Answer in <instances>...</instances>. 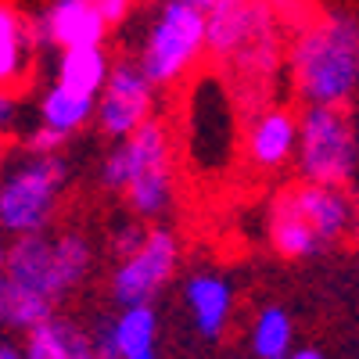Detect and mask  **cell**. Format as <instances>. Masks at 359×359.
<instances>
[{
	"instance_id": "1",
	"label": "cell",
	"mask_w": 359,
	"mask_h": 359,
	"mask_svg": "<svg viewBox=\"0 0 359 359\" xmlns=\"http://www.w3.org/2000/svg\"><path fill=\"white\" fill-rule=\"evenodd\" d=\"M287 65L302 104L345 108L359 94V18L338 11L306 25L287 50Z\"/></svg>"
},
{
	"instance_id": "2",
	"label": "cell",
	"mask_w": 359,
	"mask_h": 359,
	"mask_svg": "<svg viewBox=\"0 0 359 359\" xmlns=\"http://www.w3.org/2000/svg\"><path fill=\"white\" fill-rule=\"evenodd\" d=\"M72 284L65 280L57 245L47 233H22L4 245V277H0V320L11 331L29 334L47 323Z\"/></svg>"
},
{
	"instance_id": "3",
	"label": "cell",
	"mask_w": 359,
	"mask_h": 359,
	"mask_svg": "<svg viewBox=\"0 0 359 359\" xmlns=\"http://www.w3.org/2000/svg\"><path fill=\"white\" fill-rule=\"evenodd\" d=\"M208 50V11L191 0H162L137 65L147 72L155 86H172L184 79Z\"/></svg>"
},
{
	"instance_id": "4",
	"label": "cell",
	"mask_w": 359,
	"mask_h": 359,
	"mask_svg": "<svg viewBox=\"0 0 359 359\" xmlns=\"http://www.w3.org/2000/svg\"><path fill=\"white\" fill-rule=\"evenodd\" d=\"M65 184L69 162L62 155H29L15 162L0 184V226L11 237L47 233Z\"/></svg>"
},
{
	"instance_id": "5",
	"label": "cell",
	"mask_w": 359,
	"mask_h": 359,
	"mask_svg": "<svg viewBox=\"0 0 359 359\" xmlns=\"http://www.w3.org/2000/svg\"><path fill=\"white\" fill-rule=\"evenodd\" d=\"M294 162H298V176L309 180V184L348 187L359 176L355 115H348L345 108L306 104Z\"/></svg>"
},
{
	"instance_id": "6",
	"label": "cell",
	"mask_w": 359,
	"mask_h": 359,
	"mask_svg": "<svg viewBox=\"0 0 359 359\" xmlns=\"http://www.w3.org/2000/svg\"><path fill=\"white\" fill-rule=\"evenodd\" d=\"M208 50L223 62L259 65L262 72L277 69L273 18L259 0H219L208 11Z\"/></svg>"
},
{
	"instance_id": "7",
	"label": "cell",
	"mask_w": 359,
	"mask_h": 359,
	"mask_svg": "<svg viewBox=\"0 0 359 359\" xmlns=\"http://www.w3.org/2000/svg\"><path fill=\"white\" fill-rule=\"evenodd\" d=\"M176 262H180L176 233L169 226H151L144 237V245L130 259H118L115 273H111V298L123 309L151 306V298L169 284Z\"/></svg>"
},
{
	"instance_id": "8",
	"label": "cell",
	"mask_w": 359,
	"mask_h": 359,
	"mask_svg": "<svg viewBox=\"0 0 359 359\" xmlns=\"http://www.w3.org/2000/svg\"><path fill=\"white\" fill-rule=\"evenodd\" d=\"M155 111V83L133 62H118L97 97V126L108 140L133 137Z\"/></svg>"
},
{
	"instance_id": "9",
	"label": "cell",
	"mask_w": 359,
	"mask_h": 359,
	"mask_svg": "<svg viewBox=\"0 0 359 359\" xmlns=\"http://www.w3.org/2000/svg\"><path fill=\"white\" fill-rule=\"evenodd\" d=\"M108 36V18L94 0H50L33 18V40L36 50L47 47H101Z\"/></svg>"
},
{
	"instance_id": "10",
	"label": "cell",
	"mask_w": 359,
	"mask_h": 359,
	"mask_svg": "<svg viewBox=\"0 0 359 359\" xmlns=\"http://www.w3.org/2000/svg\"><path fill=\"white\" fill-rule=\"evenodd\" d=\"M155 165H169V130L158 118H147L133 137L118 140L108 151V158L101 162V187L126 191L133 184V176Z\"/></svg>"
},
{
	"instance_id": "11",
	"label": "cell",
	"mask_w": 359,
	"mask_h": 359,
	"mask_svg": "<svg viewBox=\"0 0 359 359\" xmlns=\"http://www.w3.org/2000/svg\"><path fill=\"white\" fill-rule=\"evenodd\" d=\"M298 133H302V115L291 108H262L245 133V155L255 169H280L298 155Z\"/></svg>"
},
{
	"instance_id": "12",
	"label": "cell",
	"mask_w": 359,
	"mask_h": 359,
	"mask_svg": "<svg viewBox=\"0 0 359 359\" xmlns=\"http://www.w3.org/2000/svg\"><path fill=\"white\" fill-rule=\"evenodd\" d=\"M298 208L306 212V219L313 223V230L320 233L323 245H334L348 230H355L359 223V208H355V198L348 187H338V184H302L291 187Z\"/></svg>"
},
{
	"instance_id": "13",
	"label": "cell",
	"mask_w": 359,
	"mask_h": 359,
	"mask_svg": "<svg viewBox=\"0 0 359 359\" xmlns=\"http://www.w3.org/2000/svg\"><path fill=\"white\" fill-rule=\"evenodd\" d=\"M184 298L194 320V331L201 338H219L226 331V323L233 316V287L223 273H212V269H201V273H191L184 284Z\"/></svg>"
},
{
	"instance_id": "14",
	"label": "cell",
	"mask_w": 359,
	"mask_h": 359,
	"mask_svg": "<svg viewBox=\"0 0 359 359\" xmlns=\"http://www.w3.org/2000/svg\"><path fill=\"white\" fill-rule=\"evenodd\" d=\"M266 237L273 252H280L284 259H309L316 252H323L327 245L320 241V233L313 230V223L306 219V212L298 208L291 187L269 205V219H266Z\"/></svg>"
},
{
	"instance_id": "15",
	"label": "cell",
	"mask_w": 359,
	"mask_h": 359,
	"mask_svg": "<svg viewBox=\"0 0 359 359\" xmlns=\"http://www.w3.org/2000/svg\"><path fill=\"white\" fill-rule=\"evenodd\" d=\"M111 69L115 65H108L104 47H72V50H62V57H57L54 83H62V86L76 90V94H86V97H101Z\"/></svg>"
},
{
	"instance_id": "16",
	"label": "cell",
	"mask_w": 359,
	"mask_h": 359,
	"mask_svg": "<svg viewBox=\"0 0 359 359\" xmlns=\"http://www.w3.org/2000/svg\"><path fill=\"white\" fill-rule=\"evenodd\" d=\"M40 123L72 137L76 130H83L90 118H97V97H86V94H76V90L62 86V83H50L40 97Z\"/></svg>"
},
{
	"instance_id": "17",
	"label": "cell",
	"mask_w": 359,
	"mask_h": 359,
	"mask_svg": "<svg viewBox=\"0 0 359 359\" xmlns=\"http://www.w3.org/2000/svg\"><path fill=\"white\" fill-rule=\"evenodd\" d=\"M118 359H158V316L151 306H130L111 320Z\"/></svg>"
},
{
	"instance_id": "18",
	"label": "cell",
	"mask_w": 359,
	"mask_h": 359,
	"mask_svg": "<svg viewBox=\"0 0 359 359\" xmlns=\"http://www.w3.org/2000/svg\"><path fill=\"white\" fill-rule=\"evenodd\" d=\"M33 50H36L33 18H25L15 4H4L0 8V79L8 86L22 76Z\"/></svg>"
},
{
	"instance_id": "19",
	"label": "cell",
	"mask_w": 359,
	"mask_h": 359,
	"mask_svg": "<svg viewBox=\"0 0 359 359\" xmlns=\"http://www.w3.org/2000/svg\"><path fill=\"white\" fill-rule=\"evenodd\" d=\"M248 345L255 359H287L294 348V327L287 309L280 306H266L259 309V316L252 320V331H248Z\"/></svg>"
},
{
	"instance_id": "20",
	"label": "cell",
	"mask_w": 359,
	"mask_h": 359,
	"mask_svg": "<svg viewBox=\"0 0 359 359\" xmlns=\"http://www.w3.org/2000/svg\"><path fill=\"white\" fill-rule=\"evenodd\" d=\"M123 194H126V205L137 219H158L172 205V169L155 165V169L133 176V184Z\"/></svg>"
},
{
	"instance_id": "21",
	"label": "cell",
	"mask_w": 359,
	"mask_h": 359,
	"mask_svg": "<svg viewBox=\"0 0 359 359\" xmlns=\"http://www.w3.org/2000/svg\"><path fill=\"white\" fill-rule=\"evenodd\" d=\"M47 338V345L54 348L57 359H101L97 355V345H94V334H83L76 323L62 320V316H50L47 323L33 327Z\"/></svg>"
},
{
	"instance_id": "22",
	"label": "cell",
	"mask_w": 359,
	"mask_h": 359,
	"mask_svg": "<svg viewBox=\"0 0 359 359\" xmlns=\"http://www.w3.org/2000/svg\"><path fill=\"white\" fill-rule=\"evenodd\" d=\"M144 237H147V230H144L140 223L118 226V230L111 233V255H115V259H130V255L144 245Z\"/></svg>"
},
{
	"instance_id": "23",
	"label": "cell",
	"mask_w": 359,
	"mask_h": 359,
	"mask_svg": "<svg viewBox=\"0 0 359 359\" xmlns=\"http://www.w3.org/2000/svg\"><path fill=\"white\" fill-rule=\"evenodd\" d=\"M65 140H69L65 133H57V130H50V126L40 123L33 133L25 137V147H29V155H57Z\"/></svg>"
},
{
	"instance_id": "24",
	"label": "cell",
	"mask_w": 359,
	"mask_h": 359,
	"mask_svg": "<svg viewBox=\"0 0 359 359\" xmlns=\"http://www.w3.org/2000/svg\"><path fill=\"white\" fill-rule=\"evenodd\" d=\"M94 345H97V355H101V359H118V345H115L111 320L97 323V331H94Z\"/></svg>"
},
{
	"instance_id": "25",
	"label": "cell",
	"mask_w": 359,
	"mask_h": 359,
	"mask_svg": "<svg viewBox=\"0 0 359 359\" xmlns=\"http://www.w3.org/2000/svg\"><path fill=\"white\" fill-rule=\"evenodd\" d=\"M94 4L101 8V15L108 18V25H115V22H123V18L130 15L133 0H94Z\"/></svg>"
},
{
	"instance_id": "26",
	"label": "cell",
	"mask_w": 359,
	"mask_h": 359,
	"mask_svg": "<svg viewBox=\"0 0 359 359\" xmlns=\"http://www.w3.org/2000/svg\"><path fill=\"white\" fill-rule=\"evenodd\" d=\"M0 123H4V130H11V123H15V97L11 94H4V101H0Z\"/></svg>"
},
{
	"instance_id": "27",
	"label": "cell",
	"mask_w": 359,
	"mask_h": 359,
	"mask_svg": "<svg viewBox=\"0 0 359 359\" xmlns=\"http://www.w3.org/2000/svg\"><path fill=\"white\" fill-rule=\"evenodd\" d=\"M287 359H327V355H323L320 348H294Z\"/></svg>"
},
{
	"instance_id": "28",
	"label": "cell",
	"mask_w": 359,
	"mask_h": 359,
	"mask_svg": "<svg viewBox=\"0 0 359 359\" xmlns=\"http://www.w3.org/2000/svg\"><path fill=\"white\" fill-rule=\"evenodd\" d=\"M0 359H25V348H18V345H0Z\"/></svg>"
},
{
	"instance_id": "29",
	"label": "cell",
	"mask_w": 359,
	"mask_h": 359,
	"mask_svg": "<svg viewBox=\"0 0 359 359\" xmlns=\"http://www.w3.org/2000/svg\"><path fill=\"white\" fill-rule=\"evenodd\" d=\"M191 4H198V8H205V11H212V8L219 4V0H191Z\"/></svg>"
},
{
	"instance_id": "30",
	"label": "cell",
	"mask_w": 359,
	"mask_h": 359,
	"mask_svg": "<svg viewBox=\"0 0 359 359\" xmlns=\"http://www.w3.org/2000/svg\"><path fill=\"white\" fill-rule=\"evenodd\" d=\"M355 140H359V111H355Z\"/></svg>"
}]
</instances>
